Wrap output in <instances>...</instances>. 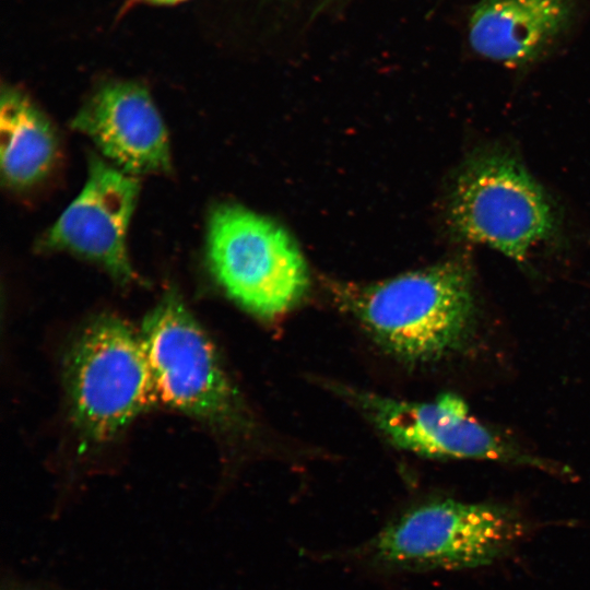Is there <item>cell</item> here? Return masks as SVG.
Masks as SVG:
<instances>
[{
  "instance_id": "obj_11",
  "label": "cell",
  "mask_w": 590,
  "mask_h": 590,
  "mask_svg": "<svg viewBox=\"0 0 590 590\" xmlns=\"http://www.w3.org/2000/svg\"><path fill=\"white\" fill-rule=\"evenodd\" d=\"M1 176L14 190L42 182L58 154L57 133L48 117L23 92L3 87L0 109Z\"/></svg>"
},
{
  "instance_id": "obj_10",
  "label": "cell",
  "mask_w": 590,
  "mask_h": 590,
  "mask_svg": "<svg viewBox=\"0 0 590 590\" xmlns=\"http://www.w3.org/2000/svg\"><path fill=\"white\" fill-rule=\"evenodd\" d=\"M574 12V0H480L469 19V43L484 58L526 66L559 39Z\"/></svg>"
},
{
  "instance_id": "obj_6",
  "label": "cell",
  "mask_w": 590,
  "mask_h": 590,
  "mask_svg": "<svg viewBox=\"0 0 590 590\" xmlns=\"http://www.w3.org/2000/svg\"><path fill=\"white\" fill-rule=\"evenodd\" d=\"M206 258L228 296L261 318L286 312L308 286L306 263L287 233L240 205L222 204L212 211Z\"/></svg>"
},
{
  "instance_id": "obj_2",
  "label": "cell",
  "mask_w": 590,
  "mask_h": 590,
  "mask_svg": "<svg viewBox=\"0 0 590 590\" xmlns=\"http://www.w3.org/2000/svg\"><path fill=\"white\" fill-rule=\"evenodd\" d=\"M527 529L508 506L438 499L399 515L353 555L387 571L471 569L508 555Z\"/></svg>"
},
{
  "instance_id": "obj_3",
  "label": "cell",
  "mask_w": 590,
  "mask_h": 590,
  "mask_svg": "<svg viewBox=\"0 0 590 590\" xmlns=\"http://www.w3.org/2000/svg\"><path fill=\"white\" fill-rule=\"evenodd\" d=\"M64 382L71 421L95 444L114 438L158 402L140 333L114 315L93 319L75 338Z\"/></svg>"
},
{
  "instance_id": "obj_1",
  "label": "cell",
  "mask_w": 590,
  "mask_h": 590,
  "mask_svg": "<svg viewBox=\"0 0 590 590\" xmlns=\"http://www.w3.org/2000/svg\"><path fill=\"white\" fill-rule=\"evenodd\" d=\"M328 291L387 351L429 363L461 350L476 322L473 276L451 259L381 282L329 281Z\"/></svg>"
},
{
  "instance_id": "obj_5",
  "label": "cell",
  "mask_w": 590,
  "mask_h": 590,
  "mask_svg": "<svg viewBox=\"0 0 590 590\" xmlns=\"http://www.w3.org/2000/svg\"><path fill=\"white\" fill-rule=\"evenodd\" d=\"M140 335L158 402L220 430L248 426L213 344L176 293L167 292L148 314Z\"/></svg>"
},
{
  "instance_id": "obj_4",
  "label": "cell",
  "mask_w": 590,
  "mask_h": 590,
  "mask_svg": "<svg viewBox=\"0 0 590 590\" xmlns=\"http://www.w3.org/2000/svg\"><path fill=\"white\" fill-rule=\"evenodd\" d=\"M447 213L460 238L487 245L519 262L557 231L541 186L514 154L499 148L480 149L462 164Z\"/></svg>"
},
{
  "instance_id": "obj_12",
  "label": "cell",
  "mask_w": 590,
  "mask_h": 590,
  "mask_svg": "<svg viewBox=\"0 0 590 590\" xmlns=\"http://www.w3.org/2000/svg\"><path fill=\"white\" fill-rule=\"evenodd\" d=\"M133 1H142V2H149L153 4H173L180 2L182 0H133Z\"/></svg>"
},
{
  "instance_id": "obj_9",
  "label": "cell",
  "mask_w": 590,
  "mask_h": 590,
  "mask_svg": "<svg viewBox=\"0 0 590 590\" xmlns=\"http://www.w3.org/2000/svg\"><path fill=\"white\" fill-rule=\"evenodd\" d=\"M71 126L128 175L165 174L172 168L165 125L149 91L139 83L114 81L102 85Z\"/></svg>"
},
{
  "instance_id": "obj_7",
  "label": "cell",
  "mask_w": 590,
  "mask_h": 590,
  "mask_svg": "<svg viewBox=\"0 0 590 590\" xmlns=\"http://www.w3.org/2000/svg\"><path fill=\"white\" fill-rule=\"evenodd\" d=\"M340 392L402 449L430 458L493 460L569 473L565 467L523 452L480 423L456 393L411 402L352 388L340 387Z\"/></svg>"
},
{
  "instance_id": "obj_8",
  "label": "cell",
  "mask_w": 590,
  "mask_h": 590,
  "mask_svg": "<svg viewBox=\"0 0 590 590\" xmlns=\"http://www.w3.org/2000/svg\"><path fill=\"white\" fill-rule=\"evenodd\" d=\"M140 184L97 155H91L86 181L44 237V248L69 252L102 267L115 281L135 279L127 234Z\"/></svg>"
}]
</instances>
